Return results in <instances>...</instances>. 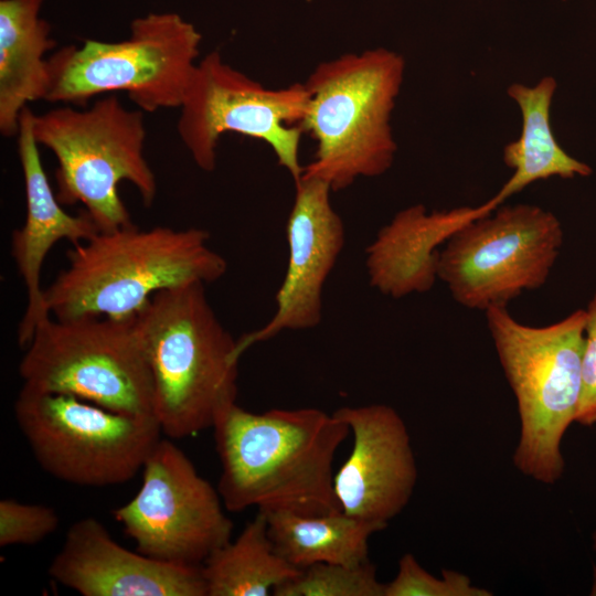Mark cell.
Here are the masks:
<instances>
[{"label":"cell","mask_w":596,"mask_h":596,"mask_svg":"<svg viewBox=\"0 0 596 596\" xmlns=\"http://www.w3.org/2000/svg\"><path fill=\"white\" fill-rule=\"evenodd\" d=\"M222 471L217 485L231 512L340 511L333 460L348 425L315 407L252 413L236 403L213 426Z\"/></svg>","instance_id":"cell-1"},{"label":"cell","mask_w":596,"mask_h":596,"mask_svg":"<svg viewBox=\"0 0 596 596\" xmlns=\"http://www.w3.org/2000/svg\"><path fill=\"white\" fill-rule=\"evenodd\" d=\"M209 241V232L199 227L131 224L99 231L68 249L67 266L44 288L46 310L58 319H124L162 290L214 283L227 263Z\"/></svg>","instance_id":"cell-2"},{"label":"cell","mask_w":596,"mask_h":596,"mask_svg":"<svg viewBox=\"0 0 596 596\" xmlns=\"http://www.w3.org/2000/svg\"><path fill=\"white\" fill-rule=\"evenodd\" d=\"M204 287L162 290L135 316L151 374L152 413L174 439L213 428L237 397L236 339Z\"/></svg>","instance_id":"cell-3"},{"label":"cell","mask_w":596,"mask_h":596,"mask_svg":"<svg viewBox=\"0 0 596 596\" xmlns=\"http://www.w3.org/2000/svg\"><path fill=\"white\" fill-rule=\"evenodd\" d=\"M404 72V57L385 47L315 67L305 82L309 105L299 126L317 149L301 177L322 180L336 192L392 167L397 146L390 120Z\"/></svg>","instance_id":"cell-4"},{"label":"cell","mask_w":596,"mask_h":596,"mask_svg":"<svg viewBox=\"0 0 596 596\" xmlns=\"http://www.w3.org/2000/svg\"><path fill=\"white\" fill-rule=\"evenodd\" d=\"M586 318V309H577L550 326L531 327L517 321L505 306L486 310L518 404L520 437L513 464L545 485L555 483L565 468L561 443L579 404Z\"/></svg>","instance_id":"cell-5"},{"label":"cell","mask_w":596,"mask_h":596,"mask_svg":"<svg viewBox=\"0 0 596 596\" xmlns=\"http://www.w3.org/2000/svg\"><path fill=\"white\" fill-rule=\"evenodd\" d=\"M33 132L57 161L58 201L84 205L99 231L134 224L119 196L123 181L137 189L145 206L155 202L158 184L145 156L143 111L127 108L116 94L83 109L64 105L34 114Z\"/></svg>","instance_id":"cell-6"},{"label":"cell","mask_w":596,"mask_h":596,"mask_svg":"<svg viewBox=\"0 0 596 596\" xmlns=\"http://www.w3.org/2000/svg\"><path fill=\"white\" fill-rule=\"evenodd\" d=\"M202 35L175 12L135 19L118 42L87 39L49 57L45 100L76 107L89 99L126 93L143 113L179 108L193 77Z\"/></svg>","instance_id":"cell-7"},{"label":"cell","mask_w":596,"mask_h":596,"mask_svg":"<svg viewBox=\"0 0 596 596\" xmlns=\"http://www.w3.org/2000/svg\"><path fill=\"white\" fill-rule=\"evenodd\" d=\"M19 364L22 386L132 416H153L152 381L135 316L47 317Z\"/></svg>","instance_id":"cell-8"},{"label":"cell","mask_w":596,"mask_h":596,"mask_svg":"<svg viewBox=\"0 0 596 596\" xmlns=\"http://www.w3.org/2000/svg\"><path fill=\"white\" fill-rule=\"evenodd\" d=\"M13 411L41 468L83 487L132 479L161 439L155 416L117 413L70 394L21 386Z\"/></svg>","instance_id":"cell-9"},{"label":"cell","mask_w":596,"mask_h":596,"mask_svg":"<svg viewBox=\"0 0 596 596\" xmlns=\"http://www.w3.org/2000/svg\"><path fill=\"white\" fill-rule=\"evenodd\" d=\"M309 105L305 83L266 88L226 63L214 50L200 58L180 109L177 131L194 163L216 167V150L225 132L264 141L297 183L304 172L299 126Z\"/></svg>","instance_id":"cell-10"},{"label":"cell","mask_w":596,"mask_h":596,"mask_svg":"<svg viewBox=\"0 0 596 596\" xmlns=\"http://www.w3.org/2000/svg\"><path fill=\"white\" fill-rule=\"evenodd\" d=\"M563 236L561 222L545 209L500 205L445 243L438 252L437 277L465 308L507 306L546 283Z\"/></svg>","instance_id":"cell-11"},{"label":"cell","mask_w":596,"mask_h":596,"mask_svg":"<svg viewBox=\"0 0 596 596\" xmlns=\"http://www.w3.org/2000/svg\"><path fill=\"white\" fill-rule=\"evenodd\" d=\"M136 496L113 515L149 557L200 565L231 540L233 523L222 499L171 440L160 439L142 467Z\"/></svg>","instance_id":"cell-12"},{"label":"cell","mask_w":596,"mask_h":596,"mask_svg":"<svg viewBox=\"0 0 596 596\" xmlns=\"http://www.w3.org/2000/svg\"><path fill=\"white\" fill-rule=\"evenodd\" d=\"M286 224L287 269L273 317L260 328L236 339L238 358L258 342L285 330L317 327L322 318V292L345 241L341 216L333 209L328 183L301 177Z\"/></svg>","instance_id":"cell-13"},{"label":"cell","mask_w":596,"mask_h":596,"mask_svg":"<svg viewBox=\"0 0 596 596\" xmlns=\"http://www.w3.org/2000/svg\"><path fill=\"white\" fill-rule=\"evenodd\" d=\"M333 414L353 436L352 450L333 478L340 511L387 526L408 503L417 481L406 424L386 404L343 406Z\"/></svg>","instance_id":"cell-14"},{"label":"cell","mask_w":596,"mask_h":596,"mask_svg":"<svg viewBox=\"0 0 596 596\" xmlns=\"http://www.w3.org/2000/svg\"><path fill=\"white\" fill-rule=\"evenodd\" d=\"M49 575L83 596H206L201 564L169 563L129 551L95 518L68 528Z\"/></svg>","instance_id":"cell-15"},{"label":"cell","mask_w":596,"mask_h":596,"mask_svg":"<svg viewBox=\"0 0 596 596\" xmlns=\"http://www.w3.org/2000/svg\"><path fill=\"white\" fill-rule=\"evenodd\" d=\"M34 113L26 106L20 116L18 150L24 180L26 214L11 236V255L26 291V306L18 327L24 349L35 328L50 317L44 302L41 274L45 257L60 241L79 244L99 232L84 210L70 214L58 201L44 171L33 132Z\"/></svg>","instance_id":"cell-16"},{"label":"cell","mask_w":596,"mask_h":596,"mask_svg":"<svg viewBox=\"0 0 596 596\" xmlns=\"http://www.w3.org/2000/svg\"><path fill=\"white\" fill-rule=\"evenodd\" d=\"M503 202L496 193L475 207L428 213L423 204H415L401 210L366 247L370 285L394 299L430 290L438 279V247L457 231L491 213Z\"/></svg>","instance_id":"cell-17"},{"label":"cell","mask_w":596,"mask_h":596,"mask_svg":"<svg viewBox=\"0 0 596 596\" xmlns=\"http://www.w3.org/2000/svg\"><path fill=\"white\" fill-rule=\"evenodd\" d=\"M42 0H0V132L14 137L29 103L50 88L46 53L54 46Z\"/></svg>","instance_id":"cell-18"},{"label":"cell","mask_w":596,"mask_h":596,"mask_svg":"<svg viewBox=\"0 0 596 596\" xmlns=\"http://www.w3.org/2000/svg\"><path fill=\"white\" fill-rule=\"evenodd\" d=\"M556 86L552 76H544L534 86L513 83L508 87V95L521 110L522 130L503 148V161L513 170L498 191L504 200L539 180L588 177L593 172L588 164L570 156L552 131L550 108Z\"/></svg>","instance_id":"cell-19"},{"label":"cell","mask_w":596,"mask_h":596,"mask_svg":"<svg viewBox=\"0 0 596 596\" xmlns=\"http://www.w3.org/2000/svg\"><path fill=\"white\" fill-rule=\"evenodd\" d=\"M265 514L275 550L299 570L317 563L363 564L370 561V536L386 529L383 524L355 519L341 511L306 515L276 510Z\"/></svg>","instance_id":"cell-20"},{"label":"cell","mask_w":596,"mask_h":596,"mask_svg":"<svg viewBox=\"0 0 596 596\" xmlns=\"http://www.w3.org/2000/svg\"><path fill=\"white\" fill-rule=\"evenodd\" d=\"M206 596H267L297 576L275 550L267 517L258 511L238 536L214 550L201 564Z\"/></svg>","instance_id":"cell-21"},{"label":"cell","mask_w":596,"mask_h":596,"mask_svg":"<svg viewBox=\"0 0 596 596\" xmlns=\"http://www.w3.org/2000/svg\"><path fill=\"white\" fill-rule=\"evenodd\" d=\"M385 583L370 561L360 565L317 563L277 586L275 596H384Z\"/></svg>","instance_id":"cell-22"},{"label":"cell","mask_w":596,"mask_h":596,"mask_svg":"<svg viewBox=\"0 0 596 596\" xmlns=\"http://www.w3.org/2000/svg\"><path fill=\"white\" fill-rule=\"evenodd\" d=\"M488 589L472 585L459 572L443 570L437 578L421 566L414 555L406 553L398 562L396 576L385 583L384 596H491Z\"/></svg>","instance_id":"cell-23"},{"label":"cell","mask_w":596,"mask_h":596,"mask_svg":"<svg viewBox=\"0 0 596 596\" xmlns=\"http://www.w3.org/2000/svg\"><path fill=\"white\" fill-rule=\"evenodd\" d=\"M60 525L56 511L47 505L0 501V546L33 545L54 533Z\"/></svg>","instance_id":"cell-24"},{"label":"cell","mask_w":596,"mask_h":596,"mask_svg":"<svg viewBox=\"0 0 596 596\" xmlns=\"http://www.w3.org/2000/svg\"><path fill=\"white\" fill-rule=\"evenodd\" d=\"M585 342L582 355V387L575 422L596 424V295L586 308Z\"/></svg>","instance_id":"cell-25"},{"label":"cell","mask_w":596,"mask_h":596,"mask_svg":"<svg viewBox=\"0 0 596 596\" xmlns=\"http://www.w3.org/2000/svg\"><path fill=\"white\" fill-rule=\"evenodd\" d=\"M593 549L596 552V529H595V531L593 533Z\"/></svg>","instance_id":"cell-26"}]
</instances>
